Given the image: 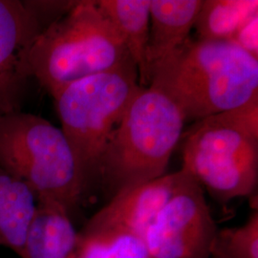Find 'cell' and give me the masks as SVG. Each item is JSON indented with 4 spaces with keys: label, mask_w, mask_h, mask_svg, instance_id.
<instances>
[{
    "label": "cell",
    "mask_w": 258,
    "mask_h": 258,
    "mask_svg": "<svg viewBox=\"0 0 258 258\" xmlns=\"http://www.w3.org/2000/svg\"><path fill=\"white\" fill-rule=\"evenodd\" d=\"M166 95L185 121L258 101V58L231 40L189 37L149 67V85Z\"/></svg>",
    "instance_id": "cell-1"
},
{
    "label": "cell",
    "mask_w": 258,
    "mask_h": 258,
    "mask_svg": "<svg viewBox=\"0 0 258 258\" xmlns=\"http://www.w3.org/2000/svg\"><path fill=\"white\" fill-rule=\"evenodd\" d=\"M133 60L96 0L76 1L45 28L30 54L33 79L53 99L68 85Z\"/></svg>",
    "instance_id": "cell-2"
},
{
    "label": "cell",
    "mask_w": 258,
    "mask_h": 258,
    "mask_svg": "<svg viewBox=\"0 0 258 258\" xmlns=\"http://www.w3.org/2000/svg\"><path fill=\"white\" fill-rule=\"evenodd\" d=\"M182 169L221 203L252 195L258 181V101L197 120Z\"/></svg>",
    "instance_id": "cell-3"
},
{
    "label": "cell",
    "mask_w": 258,
    "mask_h": 258,
    "mask_svg": "<svg viewBox=\"0 0 258 258\" xmlns=\"http://www.w3.org/2000/svg\"><path fill=\"white\" fill-rule=\"evenodd\" d=\"M184 122L166 95L152 86L142 87L104 150L99 181L115 194L166 175Z\"/></svg>",
    "instance_id": "cell-4"
},
{
    "label": "cell",
    "mask_w": 258,
    "mask_h": 258,
    "mask_svg": "<svg viewBox=\"0 0 258 258\" xmlns=\"http://www.w3.org/2000/svg\"><path fill=\"white\" fill-rule=\"evenodd\" d=\"M0 167L27 184L37 200L54 201L70 215L86 196L63 131L35 114L0 116Z\"/></svg>",
    "instance_id": "cell-5"
},
{
    "label": "cell",
    "mask_w": 258,
    "mask_h": 258,
    "mask_svg": "<svg viewBox=\"0 0 258 258\" xmlns=\"http://www.w3.org/2000/svg\"><path fill=\"white\" fill-rule=\"evenodd\" d=\"M133 60L68 85L55 108L83 176L85 194L99 181L100 164L113 132L142 89Z\"/></svg>",
    "instance_id": "cell-6"
},
{
    "label": "cell",
    "mask_w": 258,
    "mask_h": 258,
    "mask_svg": "<svg viewBox=\"0 0 258 258\" xmlns=\"http://www.w3.org/2000/svg\"><path fill=\"white\" fill-rule=\"evenodd\" d=\"M182 170L184 174L180 184L144 238L150 258H210L211 255L218 227L203 187Z\"/></svg>",
    "instance_id": "cell-7"
},
{
    "label": "cell",
    "mask_w": 258,
    "mask_h": 258,
    "mask_svg": "<svg viewBox=\"0 0 258 258\" xmlns=\"http://www.w3.org/2000/svg\"><path fill=\"white\" fill-rule=\"evenodd\" d=\"M43 30L23 1L0 0V116L22 110L31 50Z\"/></svg>",
    "instance_id": "cell-8"
},
{
    "label": "cell",
    "mask_w": 258,
    "mask_h": 258,
    "mask_svg": "<svg viewBox=\"0 0 258 258\" xmlns=\"http://www.w3.org/2000/svg\"><path fill=\"white\" fill-rule=\"evenodd\" d=\"M184 171L166 173L158 179L114 194L83 226L92 232H123L145 238L158 214L171 198Z\"/></svg>",
    "instance_id": "cell-9"
},
{
    "label": "cell",
    "mask_w": 258,
    "mask_h": 258,
    "mask_svg": "<svg viewBox=\"0 0 258 258\" xmlns=\"http://www.w3.org/2000/svg\"><path fill=\"white\" fill-rule=\"evenodd\" d=\"M78 231L71 215L54 201L39 199L22 258H78Z\"/></svg>",
    "instance_id": "cell-10"
},
{
    "label": "cell",
    "mask_w": 258,
    "mask_h": 258,
    "mask_svg": "<svg viewBox=\"0 0 258 258\" xmlns=\"http://www.w3.org/2000/svg\"><path fill=\"white\" fill-rule=\"evenodd\" d=\"M202 0H150L148 68L190 37Z\"/></svg>",
    "instance_id": "cell-11"
},
{
    "label": "cell",
    "mask_w": 258,
    "mask_h": 258,
    "mask_svg": "<svg viewBox=\"0 0 258 258\" xmlns=\"http://www.w3.org/2000/svg\"><path fill=\"white\" fill-rule=\"evenodd\" d=\"M102 14L119 33L139 72L143 87L149 85L147 61L150 0H96Z\"/></svg>",
    "instance_id": "cell-12"
},
{
    "label": "cell",
    "mask_w": 258,
    "mask_h": 258,
    "mask_svg": "<svg viewBox=\"0 0 258 258\" xmlns=\"http://www.w3.org/2000/svg\"><path fill=\"white\" fill-rule=\"evenodd\" d=\"M37 197L27 184L0 167V247L23 257Z\"/></svg>",
    "instance_id": "cell-13"
},
{
    "label": "cell",
    "mask_w": 258,
    "mask_h": 258,
    "mask_svg": "<svg viewBox=\"0 0 258 258\" xmlns=\"http://www.w3.org/2000/svg\"><path fill=\"white\" fill-rule=\"evenodd\" d=\"M256 14L257 0H202L194 24L196 38L231 40L239 28Z\"/></svg>",
    "instance_id": "cell-14"
},
{
    "label": "cell",
    "mask_w": 258,
    "mask_h": 258,
    "mask_svg": "<svg viewBox=\"0 0 258 258\" xmlns=\"http://www.w3.org/2000/svg\"><path fill=\"white\" fill-rule=\"evenodd\" d=\"M78 258H150L144 238L123 232L78 231Z\"/></svg>",
    "instance_id": "cell-15"
},
{
    "label": "cell",
    "mask_w": 258,
    "mask_h": 258,
    "mask_svg": "<svg viewBox=\"0 0 258 258\" xmlns=\"http://www.w3.org/2000/svg\"><path fill=\"white\" fill-rule=\"evenodd\" d=\"M210 258H258V212L239 227L218 229Z\"/></svg>",
    "instance_id": "cell-16"
},
{
    "label": "cell",
    "mask_w": 258,
    "mask_h": 258,
    "mask_svg": "<svg viewBox=\"0 0 258 258\" xmlns=\"http://www.w3.org/2000/svg\"><path fill=\"white\" fill-rule=\"evenodd\" d=\"M237 46L258 58V14L249 18L231 39Z\"/></svg>",
    "instance_id": "cell-17"
}]
</instances>
